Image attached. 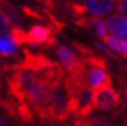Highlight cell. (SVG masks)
I'll return each mask as SVG.
<instances>
[{
    "label": "cell",
    "mask_w": 127,
    "mask_h": 126,
    "mask_svg": "<svg viewBox=\"0 0 127 126\" xmlns=\"http://www.w3.org/2000/svg\"><path fill=\"white\" fill-rule=\"evenodd\" d=\"M70 115V93L64 78L50 89V95L45 109V120L63 122Z\"/></svg>",
    "instance_id": "1"
},
{
    "label": "cell",
    "mask_w": 127,
    "mask_h": 126,
    "mask_svg": "<svg viewBox=\"0 0 127 126\" xmlns=\"http://www.w3.org/2000/svg\"><path fill=\"white\" fill-rule=\"evenodd\" d=\"M84 81L91 89H98L105 86H112L111 74L107 71V61L105 58L95 53L83 58Z\"/></svg>",
    "instance_id": "2"
},
{
    "label": "cell",
    "mask_w": 127,
    "mask_h": 126,
    "mask_svg": "<svg viewBox=\"0 0 127 126\" xmlns=\"http://www.w3.org/2000/svg\"><path fill=\"white\" fill-rule=\"evenodd\" d=\"M53 50L57 58L61 64V67L70 75L82 74L84 71L83 57L77 52L73 46L56 44Z\"/></svg>",
    "instance_id": "3"
},
{
    "label": "cell",
    "mask_w": 127,
    "mask_h": 126,
    "mask_svg": "<svg viewBox=\"0 0 127 126\" xmlns=\"http://www.w3.org/2000/svg\"><path fill=\"white\" fill-rule=\"evenodd\" d=\"M121 95L113 86H105L95 91L94 100H93V109L104 112L116 111L121 105Z\"/></svg>",
    "instance_id": "4"
},
{
    "label": "cell",
    "mask_w": 127,
    "mask_h": 126,
    "mask_svg": "<svg viewBox=\"0 0 127 126\" xmlns=\"http://www.w3.org/2000/svg\"><path fill=\"white\" fill-rule=\"evenodd\" d=\"M56 28L53 26L33 24L26 31V44L32 46L53 47L57 43Z\"/></svg>",
    "instance_id": "5"
},
{
    "label": "cell",
    "mask_w": 127,
    "mask_h": 126,
    "mask_svg": "<svg viewBox=\"0 0 127 126\" xmlns=\"http://www.w3.org/2000/svg\"><path fill=\"white\" fill-rule=\"evenodd\" d=\"M105 23H106L107 30L111 33L110 35L127 42V19L126 17L113 14V15L106 17Z\"/></svg>",
    "instance_id": "6"
},
{
    "label": "cell",
    "mask_w": 127,
    "mask_h": 126,
    "mask_svg": "<svg viewBox=\"0 0 127 126\" xmlns=\"http://www.w3.org/2000/svg\"><path fill=\"white\" fill-rule=\"evenodd\" d=\"M84 6L94 15H106L113 9L114 0H84Z\"/></svg>",
    "instance_id": "7"
},
{
    "label": "cell",
    "mask_w": 127,
    "mask_h": 126,
    "mask_svg": "<svg viewBox=\"0 0 127 126\" xmlns=\"http://www.w3.org/2000/svg\"><path fill=\"white\" fill-rule=\"evenodd\" d=\"M0 9L6 14L10 23H13L14 27H20L23 23V14L20 13V10L13 5L8 3L5 0H0Z\"/></svg>",
    "instance_id": "8"
},
{
    "label": "cell",
    "mask_w": 127,
    "mask_h": 126,
    "mask_svg": "<svg viewBox=\"0 0 127 126\" xmlns=\"http://www.w3.org/2000/svg\"><path fill=\"white\" fill-rule=\"evenodd\" d=\"M77 126H116L109 118L99 116L86 117V118H75L73 120Z\"/></svg>",
    "instance_id": "9"
},
{
    "label": "cell",
    "mask_w": 127,
    "mask_h": 126,
    "mask_svg": "<svg viewBox=\"0 0 127 126\" xmlns=\"http://www.w3.org/2000/svg\"><path fill=\"white\" fill-rule=\"evenodd\" d=\"M0 54L5 58L17 57V45L12 41V38L8 35L0 36Z\"/></svg>",
    "instance_id": "10"
},
{
    "label": "cell",
    "mask_w": 127,
    "mask_h": 126,
    "mask_svg": "<svg viewBox=\"0 0 127 126\" xmlns=\"http://www.w3.org/2000/svg\"><path fill=\"white\" fill-rule=\"evenodd\" d=\"M103 42L106 46H110L112 50L117 51L119 54L127 59V42L124 40H120L118 37H114L112 35H107L103 37Z\"/></svg>",
    "instance_id": "11"
},
{
    "label": "cell",
    "mask_w": 127,
    "mask_h": 126,
    "mask_svg": "<svg viewBox=\"0 0 127 126\" xmlns=\"http://www.w3.org/2000/svg\"><path fill=\"white\" fill-rule=\"evenodd\" d=\"M90 27H93V28L96 30L97 36L102 37V38L109 35V30H107L106 23H105V21L102 20L100 17H97V16L87 17L86 28H90Z\"/></svg>",
    "instance_id": "12"
},
{
    "label": "cell",
    "mask_w": 127,
    "mask_h": 126,
    "mask_svg": "<svg viewBox=\"0 0 127 126\" xmlns=\"http://www.w3.org/2000/svg\"><path fill=\"white\" fill-rule=\"evenodd\" d=\"M118 79V84H119V88H120V95L123 96V106L120 109V112H124L127 117V75L125 74H118L117 75Z\"/></svg>",
    "instance_id": "13"
},
{
    "label": "cell",
    "mask_w": 127,
    "mask_h": 126,
    "mask_svg": "<svg viewBox=\"0 0 127 126\" xmlns=\"http://www.w3.org/2000/svg\"><path fill=\"white\" fill-rule=\"evenodd\" d=\"M94 45L96 46V49L98 51H100V52H103L104 54H106L107 57H110V58H112V59L117 60L119 64H123V61H121V59L119 58L118 56H116L112 51H111V49H109V47L105 45V44H103L102 42H99V41H95L94 42Z\"/></svg>",
    "instance_id": "14"
},
{
    "label": "cell",
    "mask_w": 127,
    "mask_h": 126,
    "mask_svg": "<svg viewBox=\"0 0 127 126\" xmlns=\"http://www.w3.org/2000/svg\"><path fill=\"white\" fill-rule=\"evenodd\" d=\"M13 118L15 117H13L10 113H8L6 110L0 106V126H15Z\"/></svg>",
    "instance_id": "15"
},
{
    "label": "cell",
    "mask_w": 127,
    "mask_h": 126,
    "mask_svg": "<svg viewBox=\"0 0 127 126\" xmlns=\"http://www.w3.org/2000/svg\"><path fill=\"white\" fill-rule=\"evenodd\" d=\"M10 29V21L6 16V14L0 9V35H3Z\"/></svg>",
    "instance_id": "16"
},
{
    "label": "cell",
    "mask_w": 127,
    "mask_h": 126,
    "mask_svg": "<svg viewBox=\"0 0 127 126\" xmlns=\"http://www.w3.org/2000/svg\"><path fill=\"white\" fill-rule=\"evenodd\" d=\"M117 10L127 19V0H114Z\"/></svg>",
    "instance_id": "17"
}]
</instances>
